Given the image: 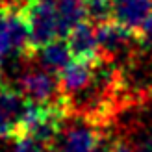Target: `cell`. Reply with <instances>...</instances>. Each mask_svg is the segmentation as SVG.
Returning <instances> with one entry per match:
<instances>
[{"instance_id": "obj_2", "label": "cell", "mask_w": 152, "mask_h": 152, "mask_svg": "<svg viewBox=\"0 0 152 152\" xmlns=\"http://www.w3.org/2000/svg\"><path fill=\"white\" fill-rule=\"evenodd\" d=\"M69 115L71 111L63 102L59 104H34L32 102L26 121H24V126H22L20 137H28V139H34L37 143L50 147L58 141L59 134H61L67 121H69Z\"/></svg>"}, {"instance_id": "obj_1", "label": "cell", "mask_w": 152, "mask_h": 152, "mask_svg": "<svg viewBox=\"0 0 152 152\" xmlns=\"http://www.w3.org/2000/svg\"><path fill=\"white\" fill-rule=\"evenodd\" d=\"M20 7L30 35L28 56L48 43L65 39L56 0H22Z\"/></svg>"}, {"instance_id": "obj_4", "label": "cell", "mask_w": 152, "mask_h": 152, "mask_svg": "<svg viewBox=\"0 0 152 152\" xmlns=\"http://www.w3.org/2000/svg\"><path fill=\"white\" fill-rule=\"evenodd\" d=\"M54 145L56 152H98L102 132L96 121L80 115L74 121H67Z\"/></svg>"}, {"instance_id": "obj_8", "label": "cell", "mask_w": 152, "mask_h": 152, "mask_svg": "<svg viewBox=\"0 0 152 152\" xmlns=\"http://www.w3.org/2000/svg\"><path fill=\"white\" fill-rule=\"evenodd\" d=\"M74 59H102L96 26L89 20L76 24L65 37Z\"/></svg>"}, {"instance_id": "obj_9", "label": "cell", "mask_w": 152, "mask_h": 152, "mask_svg": "<svg viewBox=\"0 0 152 152\" xmlns=\"http://www.w3.org/2000/svg\"><path fill=\"white\" fill-rule=\"evenodd\" d=\"M152 15V0H113L111 20L130 32L137 34L148 17Z\"/></svg>"}, {"instance_id": "obj_6", "label": "cell", "mask_w": 152, "mask_h": 152, "mask_svg": "<svg viewBox=\"0 0 152 152\" xmlns=\"http://www.w3.org/2000/svg\"><path fill=\"white\" fill-rule=\"evenodd\" d=\"M17 87L34 104H59V102H63L58 74L43 71L39 67L28 69L22 72L19 82H17Z\"/></svg>"}, {"instance_id": "obj_7", "label": "cell", "mask_w": 152, "mask_h": 152, "mask_svg": "<svg viewBox=\"0 0 152 152\" xmlns=\"http://www.w3.org/2000/svg\"><path fill=\"white\" fill-rule=\"evenodd\" d=\"M98 63H100V59H74L72 58V61L58 74L61 96L65 104L89 89V86L93 83L96 76Z\"/></svg>"}, {"instance_id": "obj_5", "label": "cell", "mask_w": 152, "mask_h": 152, "mask_svg": "<svg viewBox=\"0 0 152 152\" xmlns=\"http://www.w3.org/2000/svg\"><path fill=\"white\" fill-rule=\"evenodd\" d=\"M98 45H100V54L104 59L115 63L123 58H134L135 52H139V41L137 34L123 28L115 20H108L104 24L96 26Z\"/></svg>"}, {"instance_id": "obj_12", "label": "cell", "mask_w": 152, "mask_h": 152, "mask_svg": "<svg viewBox=\"0 0 152 152\" xmlns=\"http://www.w3.org/2000/svg\"><path fill=\"white\" fill-rule=\"evenodd\" d=\"M137 41L141 50H150L152 48V15L143 22V26L137 32Z\"/></svg>"}, {"instance_id": "obj_13", "label": "cell", "mask_w": 152, "mask_h": 152, "mask_svg": "<svg viewBox=\"0 0 152 152\" xmlns=\"http://www.w3.org/2000/svg\"><path fill=\"white\" fill-rule=\"evenodd\" d=\"M106 152H134L128 145H124L123 141H117V143H111L110 148L106 150Z\"/></svg>"}, {"instance_id": "obj_14", "label": "cell", "mask_w": 152, "mask_h": 152, "mask_svg": "<svg viewBox=\"0 0 152 152\" xmlns=\"http://www.w3.org/2000/svg\"><path fill=\"white\" fill-rule=\"evenodd\" d=\"M4 58H6V54H4L2 47H0V72H2V63H4Z\"/></svg>"}, {"instance_id": "obj_16", "label": "cell", "mask_w": 152, "mask_h": 152, "mask_svg": "<svg viewBox=\"0 0 152 152\" xmlns=\"http://www.w3.org/2000/svg\"><path fill=\"white\" fill-rule=\"evenodd\" d=\"M52 152H56V150H52Z\"/></svg>"}, {"instance_id": "obj_15", "label": "cell", "mask_w": 152, "mask_h": 152, "mask_svg": "<svg viewBox=\"0 0 152 152\" xmlns=\"http://www.w3.org/2000/svg\"><path fill=\"white\" fill-rule=\"evenodd\" d=\"M148 152H152V143H150V148H148Z\"/></svg>"}, {"instance_id": "obj_10", "label": "cell", "mask_w": 152, "mask_h": 152, "mask_svg": "<svg viewBox=\"0 0 152 152\" xmlns=\"http://www.w3.org/2000/svg\"><path fill=\"white\" fill-rule=\"evenodd\" d=\"M26 59L34 61L35 67H39L43 71H48L52 74H59L67 65L72 61L71 48L65 39H58L54 43H48L45 47L34 50Z\"/></svg>"}, {"instance_id": "obj_11", "label": "cell", "mask_w": 152, "mask_h": 152, "mask_svg": "<svg viewBox=\"0 0 152 152\" xmlns=\"http://www.w3.org/2000/svg\"><path fill=\"white\" fill-rule=\"evenodd\" d=\"M13 152H52V148L43 145V143H37L34 139L20 137V139H17V143H15Z\"/></svg>"}, {"instance_id": "obj_3", "label": "cell", "mask_w": 152, "mask_h": 152, "mask_svg": "<svg viewBox=\"0 0 152 152\" xmlns=\"http://www.w3.org/2000/svg\"><path fill=\"white\" fill-rule=\"evenodd\" d=\"M32 102L11 83H0V139L20 137Z\"/></svg>"}]
</instances>
